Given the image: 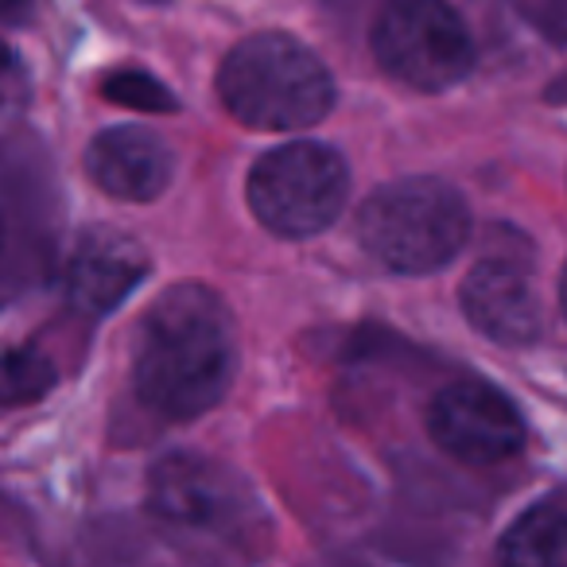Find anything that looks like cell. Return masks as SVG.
<instances>
[{
    "instance_id": "obj_10",
    "label": "cell",
    "mask_w": 567,
    "mask_h": 567,
    "mask_svg": "<svg viewBox=\"0 0 567 567\" xmlns=\"http://www.w3.org/2000/svg\"><path fill=\"white\" fill-rule=\"evenodd\" d=\"M144 272H148V257L141 245L110 229H97L74 245L71 265H66V296L74 300V308L105 316L144 280Z\"/></svg>"
},
{
    "instance_id": "obj_9",
    "label": "cell",
    "mask_w": 567,
    "mask_h": 567,
    "mask_svg": "<svg viewBox=\"0 0 567 567\" xmlns=\"http://www.w3.org/2000/svg\"><path fill=\"white\" fill-rule=\"evenodd\" d=\"M90 179L113 198L152 203L167 190L175 172V156L148 128H110L86 152Z\"/></svg>"
},
{
    "instance_id": "obj_5",
    "label": "cell",
    "mask_w": 567,
    "mask_h": 567,
    "mask_svg": "<svg viewBox=\"0 0 567 567\" xmlns=\"http://www.w3.org/2000/svg\"><path fill=\"white\" fill-rule=\"evenodd\" d=\"M373 55L396 82L440 94L471 74L474 43L447 0H389L373 24Z\"/></svg>"
},
{
    "instance_id": "obj_16",
    "label": "cell",
    "mask_w": 567,
    "mask_h": 567,
    "mask_svg": "<svg viewBox=\"0 0 567 567\" xmlns=\"http://www.w3.org/2000/svg\"><path fill=\"white\" fill-rule=\"evenodd\" d=\"M559 303H564V316H567V272H564V280H559Z\"/></svg>"
},
{
    "instance_id": "obj_17",
    "label": "cell",
    "mask_w": 567,
    "mask_h": 567,
    "mask_svg": "<svg viewBox=\"0 0 567 567\" xmlns=\"http://www.w3.org/2000/svg\"><path fill=\"white\" fill-rule=\"evenodd\" d=\"M551 97H564V102H567V79H564V82H559V86H556V90H551Z\"/></svg>"
},
{
    "instance_id": "obj_12",
    "label": "cell",
    "mask_w": 567,
    "mask_h": 567,
    "mask_svg": "<svg viewBox=\"0 0 567 567\" xmlns=\"http://www.w3.org/2000/svg\"><path fill=\"white\" fill-rule=\"evenodd\" d=\"M59 373L40 347H0V409L32 404L55 389Z\"/></svg>"
},
{
    "instance_id": "obj_11",
    "label": "cell",
    "mask_w": 567,
    "mask_h": 567,
    "mask_svg": "<svg viewBox=\"0 0 567 567\" xmlns=\"http://www.w3.org/2000/svg\"><path fill=\"white\" fill-rule=\"evenodd\" d=\"M502 559L517 567H567V513L533 509L502 536Z\"/></svg>"
},
{
    "instance_id": "obj_19",
    "label": "cell",
    "mask_w": 567,
    "mask_h": 567,
    "mask_svg": "<svg viewBox=\"0 0 567 567\" xmlns=\"http://www.w3.org/2000/svg\"><path fill=\"white\" fill-rule=\"evenodd\" d=\"M152 4H159V0H152Z\"/></svg>"
},
{
    "instance_id": "obj_8",
    "label": "cell",
    "mask_w": 567,
    "mask_h": 567,
    "mask_svg": "<svg viewBox=\"0 0 567 567\" xmlns=\"http://www.w3.org/2000/svg\"><path fill=\"white\" fill-rule=\"evenodd\" d=\"M463 311L486 339L505 347H528L540 339V300L533 276L502 257L474 265L463 284Z\"/></svg>"
},
{
    "instance_id": "obj_13",
    "label": "cell",
    "mask_w": 567,
    "mask_h": 567,
    "mask_svg": "<svg viewBox=\"0 0 567 567\" xmlns=\"http://www.w3.org/2000/svg\"><path fill=\"white\" fill-rule=\"evenodd\" d=\"M102 94L110 97V102H117V105H133V110H152V113L175 110V97L167 94V90L159 86L152 74H144V71H117V74H110V79L102 82Z\"/></svg>"
},
{
    "instance_id": "obj_1",
    "label": "cell",
    "mask_w": 567,
    "mask_h": 567,
    "mask_svg": "<svg viewBox=\"0 0 567 567\" xmlns=\"http://www.w3.org/2000/svg\"><path fill=\"white\" fill-rule=\"evenodd\" d=\"M234 365L237 334L226 303L203 284H175L141 327L136 396L159 416H203L226 396Z\"/></svg>"
},
{
    "instance_id": "obj_14",
    "label": "cell",
    "mask_w": 567,
    "mask_h": 567,
    "mask_svg": "<svg viewBox=\"0 0 567 567\" xmlns=\"http://www.w3.org/2000/svg\"><path fill=\"white\" fill-rule=\"evenodd\" d=\"M24 63L17 59V51L9 48V43L0 40V110L4 105H12L20 94H24Z\"/></svg>"
},
{
    "instance_id": "obj_7",
    "label": "cell",
    "mask_w": 567,
    "mask_h": 567,
    "mask_svg": "<svg viewBox=\"0 0 567 567\" xmlns=\"http://www.w3.org/2000/svg\"><path fill=\"white\" fill-rule=\"evenodd\" d=\"M148 502L159 520L175 528H234L249 513L245 486L203 455H167L148 478Z\"/></svg>"
},
{
    "instance_id": "obj_15",
    "label": "cell",
    "mask_w": 567,
    "mask_h": 567,
    "mask_svg": "<svg viewBox=\"0 0 567 567\" xmlns=\"http://www.w3.org/2000/svg\"><path fill=\"white\" fill-rule=\"evenodd\" d=\"M35 0H0V20H24Z\"/></svg>"
},
{
    "instance_id": "obj_2",
    "label": "cell",
    "mask_w": 567,
    "mask_h": 567,
    "mask_svg": "<svg viewBox=\"0 0 567 567\" xmlns=\"http://www.w3.org/2000/svg\"><path fill=\"white\" fill-rule=\"evenodd\" d=\"M218 94L241 125L292 133L319 125L331 113L334 82L300 40L260 32L226 55L218 71Z\"/></svg>"
},
{
    "instance_id": "obj_18",
    "label": "cell",
    "mask_w": 567,
    "mask_h": 567,
    "mask_svg": "<svg viewBox=\"0 0 567 567\" xmlns=\"http://www.w3.org/2000/svg\"><path fill=\"white\" fill-rule=\"evenodd\" d=\"M0 245H4V221H0Z\"/></svg>"
},
{
    "instance_id": "obj_4",
    "label": "cell",
    "mask_w": 567,
    "mask_h": 567,
    "mask_svg": "<svg viewBox=\"0 0 567 567\" xmlns=\"http://www.w3.org/2000/svg\"><path fill=\"white\" fill-rule=\"evenodd\" d=\"M350 195V167L319 141H296L268 152L249 175V206L272 234H323Z\"/></svg>"
},
{
    "instance_id": "obj_3",
    "label": "cell",
    "mask_w": 567,
    "mask_h": 567,
    "mask_svg": "<svg viewBox=\"0 0 567 567\" xmlns=\"http://www.w3.org/2000/svg\"><path fill=\"white\" fill-rule=\"evenodd\" d=\"M471 237V210L443 179H396L365 198L358 241L370 257L404 276L451 265Z\"/></svg>"
},
{
    "instance_id": "obj_6",
    "label": "cell",
    "mask_w": 567,
    "mask_h": 567,
    "mask_svg": "<svg viewBox=\"0 0 567 567\" xmlns=\"http://www.w3.org/2000/svg\"><path fill=\"white\" fill-rule=\"evenodd\" d=\"M427 432L451 458L494 466L525 447V420L517 404L486 381H455L440 389L427 409Z\"/></svg>"
}]
</instances>
